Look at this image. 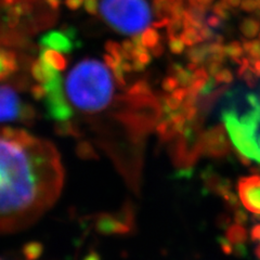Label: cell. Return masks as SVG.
I'll use <instances>...</instances> for the list:
<instances>
[{"instance_id": "1", "label": "cell", "mask_w": 260, "mask_h": 260, "mask_svg": "<svg viewBox=\"0 0 260 260\" xmlns=\"http://www.w3.org/2000/svg\"><path fill=\"white\" fill-rule=\"evenodd\" d=\"M64 183L61 156L42 138L0 129V233L25 229L58 201Z\"/></svg>"}, {"instance_id": "2", "label": "cell", "mask_w": 260, "mask_h": 260, "mask_svg": "<svg viewBox=\"0 0 260 260\" xmlns=\"http://www.w3.org/2000/svg\"><path fill=\"white\" fill-rule=\"evenodd\" d=\"M71 103L88 115L107 110L113 100L114 85L108 68L99 61L86 60L72 70L67 80Z\"/></svg>"}, {"instance_id": "3", "label": "cell", "mask_w": 260, "mask_h": 260, "mask_svg": "<svg viewBox=\"0 0 260 260\" xmlns=\"http://www.w3.org/2000/svg\"><path fill=\"white\" fill-rule=\"evenodd\" d=\"M222 119L242 160L260 162V94L244 93L225 108Z\"/></svg>"}, {"instance_id": "4", "label": "cell", "mask_w": 260, "mask_h": 260, "mask_svg": "<svg viewBox=\"0 0 260 260\" xmlns=\"http://www.w3.org/2000/svg\"><path fill=\"white\" fill-rule=\"evenodd\" d=\"M103 18L125 34H139L151 23V11L145 0H102Z\"/></svg>"}, {"instance_id": "5", "label": "cell", "mask_w": 260, "mask_h": 260, "mask_svg": "<svg viewBox=\"0 0 260 260\" xmlns=\"http://www.w3.org/2000/svg\"><path fill=\"white\" fill-rule=\"evenodd\" d=\"M30 115L11 88L0 86V121L27 119Z\"/></svg>"}, {"instance_id": "6", "label": "cell", "mask_w": 260, "mask_h": 260, "mask_svg": "<svg viewBox=\"0 0 260 260\" xmlns=\"http://www.w3.org/2000/svg\"><path fill=\"white\" fill-rule=\"evenodd\" d=\"M238 188L243 206L250 213L260 215V176L241 178Z\"/></svg>"}, {"instance_id": "7", "label": "cell", "mask_w": 260, "mask_h": 260, "mask_svg": "<svg viewBox=\"0 0 260 260\" xmlns=\"http://www.w3.org/2000/svg\"><path fill=\"white\" fill-rule=\"evenodd\" d=\"M43 44L47 49H52L59 52H67L71 49L70 38L60 32H52L50 35H47L43 39Z\"/></svg>"}, {"instance_id": "8", "label": "cell", "mask_w": 260, "mask_h": 260, "mask_svg": "<svg viewBox=\"0 0 260 260\" xmlns=\"http://www.w3.org/2000/svg\"><path fill=\"white\" fill-rule=\"evenodd\" d=\"M42 60L58 71L65 68V60L62 53L52 50V49H47L42 55Z\"/></svg>"}, {"instance_id": "9", "label": "cell", "mask_w": 260, "mask_h": 260, "mask_svg": "<svg viewBox=\"0 0 260 260\" xmlns=\"http://www.w3.org/2000/svg\"><path fill=\"white\" fill-rule=\"evenodd\" d=\"M40 250L37 249V245H29L23 250L21 255L10 254L7 256H0V260H37Z\"/></svg>"}, {"instance_id": "10", "label": "cell", "mask_w": 260, "mask_h": 260, "mask_svg": "<svg viewBox=\"0 0 260 260\" xmlns=\"http://www.w3.org/2000/svg\"><path fill=\"white\" fill-rule=\"evenodd\" d=\"M226 238L231 244H243L247 239V233L243 225L235 224L228 229Z\"/></svg>"}, {"instance_id": "11", "label": "cell", "mask_w": 260, "mask_h": 260, "mask_svg": "<svg viewBox=\"0 0 260 260\" xmlns=\"http://www.w3.org/2000/svg\"><path fill=\"white\" fill-rule=\"evenodd\" d=\"M15 70V61L9 54L0 52V78L9 75Z\"/></svg>"}, {"instance_id": "12", "label": "cell", "mask_w": 260, "mask_h": 260, "mask_svg": "<svg viewBox=\"0 0 260 260\" xmlns=\"http://www.w3.org/2000/svg\"><path fill=\"white\" fill-rule=\"evenodd\" d=\"M156 39H157L156 31L152 28H148L144 30L143 35L141 36L140 42L144 47H153L156 45Z\"/></svg>"}, {"instance_id": "13", "label": "cell", "mask_w": 260, "mask_h": 260, "mask_svg": "<svg viewBox=\"0 0 260 260\" xmlns=\"http://www.w3.org/2000/svg\"><path fill=\"white\" fill-rule=\"evenodd\" d=\"M250 237H251V240H253L255 243L257 244L260 243V224L255 225L253 229H251Z\"/></svg>"}, {"instance_id": "14", "label": "cell", "mask_w": 260, "mask_h": 260, "mask_svg": "<svg viewBox=\"0 0 260 260\" xmlns=\"http://www.w3.org/2000/svg\"><path fill=\"white\" fill-rule=\"evenodd\" d=\"M85 4V0H67V6L70 8V9H78L79 7H81Z\"/></svg>"}, {"instance_id": "15", "label": "cell", "mask_w": 260, "mask_h": 260, "mask_svg": "<svg viewBox=\"0 0 260 260\" xmlns=\"http://www.w3.org/2000/svg\"><path fill=\"white\" fill-rule=\"evenodd\" d=\"M96 0H85V7L86 9L89 11L93 13L95 11V8H96Z\"/></svg>"}, {"instance_id": "16", "label": "cell", "mask_w": 260, "mask_h": 260, "mask_svg": "<svg viewBox=\"0 0 260 260\" xmlns=\"http://www.w3.org/2000/svg\"><path fill=\"white\" fill-rule=\"evenodd\" d=\"M47 2H48L49 5H50L53 8L59 7V5H60V0H47Z\"/></svg>"}, {"instance_id": "17", "label": "cell", "mask_w": 260, "mask_h": 260, "mask_svg": "<svg viewBox=\"0 0 260 260\" xmlns=\"http://www.w3.org/2000/svg\"><path fill=\"white\" fill-rule=\"evenodd\" d=\"M255 253H256V256L260 259V243L258 244L257 245V247H256V250H255Z\"/></svg>"}]
</instances>
